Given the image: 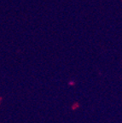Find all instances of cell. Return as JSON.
<instances>
[{
	"instance_id": "cell-3",
	"label": "cell",
	"mask_w": 122,
	"mask_h": 123,
	"mask_svg": "<svg viewBox=\"0 0 122 123\" xmlns=\"http://www.w3.org/2000/svg\"><path fill=\"white\" fill-rule=\"evenodd\" d=\"M3 101H4V98H3L2 96H0V105H1V104L3 103Z\"/></svg>"
},
{
	"instance_id": "cell-2",
	"label": "cell",
	"mask_w": 122,
	"mask_h": 123,
	"mask_svg": "<svg viewBox=\"0 0 122 123\" xmlns=\"http://www.w3.org/2000/svg\"><path fill=\"white\" fill-rule=\"evenodd\" d=\"M75 85H76V82H75L74 80L68 81V86H75Z\"/></svg>"
},
{
	"instance_id": "cell-1",
	"label": "cell",
	"mask_w": 122,
	"mask_h": 123,
	"mask_svg": "<svg viewBox=\"0 0 122 123\" xmlns=\"http://www.w3.org/2000/svg\"><path fill=\"white\" fill-rule=\"evenodd\" d=\"M70 108L73 111H76L80 108V104L79 102H73L72 104V105L70 106Z\"/></svg>"
}]
</instances>
